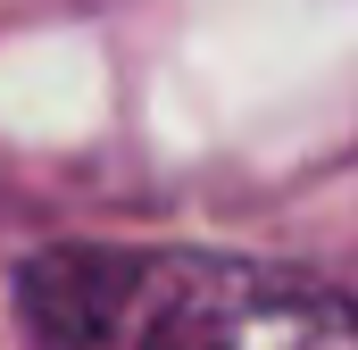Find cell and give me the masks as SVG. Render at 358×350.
<instances>
[{
    "instance_id": "1",
    "label": "cell",
    "mask_w": 358,
    "mask_h": 350,
    "mask_svg": "<svg viewBox=\"0 0 358 350\" xmlns=\"http://www.w3.org/2000/svg\"><path fill=\"white\" fill-rule=\"evenodd\" d=\"M42 350H350L334 284L225 251L67 242L17 275Z\"/></svg>"
}]
</instances>
